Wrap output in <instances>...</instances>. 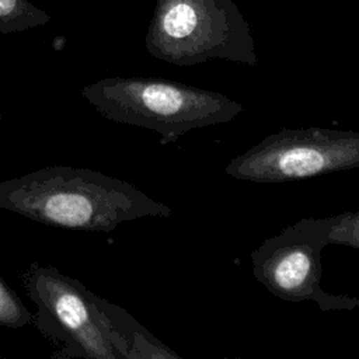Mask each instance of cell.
<instances>
[{
    "mask_svg": "<svg viewBox=\"0 0 359 359\" xmlns=\"http://www.w3.org/2000/svg\"><path fill=\"white\" fill-rule=\"evenodd\" d=\"M330 244L359 250V210L331 216Z\"/></svg>",
    "mask_w": 359,
    "mask_h": 359,
    "instance_id": "10",
    "label": "cell"
},
{
    "mask_svg": "<svg viewBox=\"0 0 359 359\" xmlns=\"http://www.w3.org/2000/svg\"><path fill=\"white\" fill-rule=\"evenodd\" d=\"M50 21V15L29 0H0V32L13 34L38 28Z\"/></svg>",
    "mask_w": 359,
    "mask_h": 359,
    "instance_id": "8",
    "label": "cell"
},
{
    "mask_svg": "<svg viewBox=\"0 0 359 359\" xmlns=\"http://www.w3.org/2000/svg\"><path fill=\"white\" fill-rule=\"evenodd\" d=\"M332 219L303 217L268 237L251 252L254 278L273 296L290 302H314L324 313L353 310L358 297L332 294L321 282V252L330 245Z\"/></svg>",
    "mask_w": 359,
    "mask_h": 359,
    "instance_id": "5",
    "label": "cell"
},
{
    "mask_svg": "<svg viewBox=\"0 0 359 359\" xmlns=\"http://www.w3.org/2000/svg\"><path fill=\"white\" fill-rule=\"evenodd\" d=\"M32 323V313L0 276V325L21 328Z\"/></svg>",
    "mask_w": 359,
    "mask_h": 359,
    "instance_id": "9",
    "label": "cell"
},
{
    "mask_svg": "<svg viewBox=\"0 0 359 359\" xmlns=\"http://www.w3.org/2000/svg\"><path fill=\"white\" fill-rule=\"evenodd\" d=\"M144 43L151 56L181 67L258 63L252 28L233 0H156Z\"/></svg>",
    "mask_w": 359,
    "mask_h": 359,
    "instance_id": "3",
    "label": "cell"
},
{
    "mask_svg": "<svg viewBox=\"0 0 359 359\" xmlns=\"http://www.w3.org/2000/svg\"><path fill=\"white\" fill-rule=\"evenodd\" d=\"M94 314L121 359L180 358L119 306L90 292Z\"/></svg>",
    "mask_w": 359,
    "mask_h": 359,
    "instance_id": "7",
    "label": "cell"
},
{
    "mask_svg": "<svg viewBox=\"0 0 359 359\" xmlns=\"http://www.w3.org/2000/svg\"><path fill=\"white\" fill-rule=\"evenodd\" d=\"M359 168V132L328 128L268 135L229 161L227 175L258 184L289 182Z\"/></svg>",
    "mask_w": 359,
    "mask_h": 359,
    "instance_id": "4",
    "label": "cell"
},
{
    "mask_svg": "<svg viewBox=\"0 0 359 359\" xmlns=\"http://www.w3.org/2000/svg\"><path fill=\"white\" fill-rule=\"evenodd\" d=\"M1 119H3V116H1V114H0V122H1Z\"/></svg>",
    "mask_w": 359,
    "mask_h": 359,
    "instance_id": "11",
    "label": "cell"
},
{
    "mask_svg": "<svg viewBox=\"0 0 359 359\" xmlns=\"http://www.w3.org/2000/svg\"><path fill=\"white\" fill-rule=\"evenodd\" d=\"M0 209L83 231H112L125 222L172 215L171 208L123 180L67 165L43 167L0 181Z\"/></svg>",
    "mask_w": 359,
    "mask_h": 359,
    "instance_id": "1",
    "label": "cell"
},
{
    "mask_svg": "<svg viewBox=\"0 0 359 359\" xmlns=\"http://www.w3.org/2000/svg\"><path fill=\"white\" fill-rule=\"evenodd\" d=\"M81 95L107 119L157 132L167 144L192 129L229 123L244 108L219 91L158 77H105Z\"/></svg>",
    "mask_w": 359,
    "mask_h": 359,
    "instance_id": "2",
    "label": "cell"
},
{
    "mask_svg": "<svg viewBox=\"0 0 359 359\" xmlns=\"http://www.w3.org/2000/svg\"><path fill=\"white\" fill-rule=\"evenodd\" d=\"M21 285L36 306L34 325L59 348L55 358L121 359L94 314L91 290L80 280L31 262L21 273Z\"/></svg>",
    "mask_w": 359,
    "mask_h": 359,
    "instance_id": "6",
    "label": "cell"
}]
</instances>
